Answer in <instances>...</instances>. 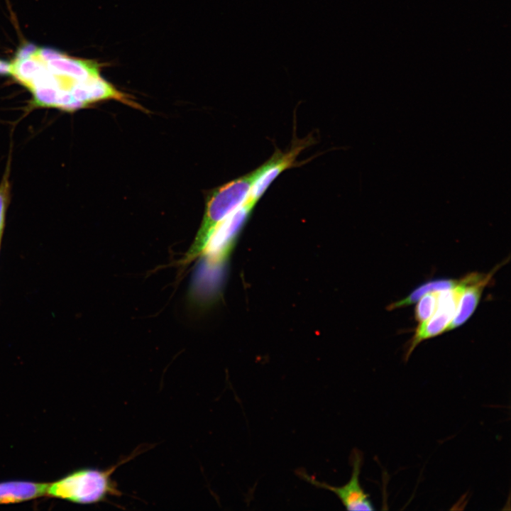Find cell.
I'll return each instance as SVG.
<instances>
[{"mask_svg":"<svg viewBox=\"0 0 511 511\" xmlns=\"http://www.w3.org/2000/svg\"><path fill=\"white\" fill-rule=\"evenodd\" d=\"M10 62V76L29 91L35 107L72 112L110 99L133 104L100 75L96 61L26 43Z\"/></svg>","mask_w":511,"mask_h":511,"instance_id":"1","label":"cell"},{"mask_svg":"<svg viewBox=\"0 0 511 511\" xmlns=\"http://www.w3.org/2000/svg\"><path fill=\"white\" fill-rule=\"evenodd\" d=\"M143 452L137 449L131 455L106 469L84 468L75 471L50 483L47 495L72 502L89 505L107 501L109 498L121 496L122 493L112 475L121 465Z\"/></svg>","mask_w":511,"mask_h":511,"instance_id":"2","label":"cell"},{"mask_svg":"<svg viewBox=\"0 0 511 511\" xmlns=\"http://www.w3.org/2000/svg\"><path fill=\"white\" fill-rule=\"evenodd\" d=\"M254 177L253 170L224 184L211 192L207 202L201 227L185 262H189L201 254L208 236L214 226L246 200Z\"/></svg>","mask_w":511,"mask_h":511,"instance_id":"3","label":"cell"},{"mask_svg":"<svg viewBox=\"0 0 511 511\" xmlns=\"http://www.w3.org/2000/svg\"><path fill=\"white\" fill-rule=\"evenodd\" d=\"M466 285V278L458 280L453 288L437 292L436 311L427 320L419 323L415 333L406 347L405 359L407 361L416 347L423 341L436 336L445 331L455 314L458 302Z\"/></svg>","mask_w":511,"mask_h":511,"instance_id":"4","label":"cell"},{"mask_svg":"<svg viewBox=\"0 0 511 511\" xmlns=\"http://www.w3.org/2000/svg\"><path fill=\"white\" fill-rule=\"evenodd\" d=\"M255 206L246 200L211 230L202 253L209 263H221L231 251Z\"/></svg>","mask_w":511,"mask_h":511,"instance_id":"5","label":"cell"},{"mask_svg":"<svg viewBox=\"0 0 511 511\" xmlns=\"http://www.w3.org/2000/svg\"><path fill=\"white\" fill-rule=\"evenodd\" d=\"M352 473L350 480L342 486L337 487L321 482L303 471L297 474L315 487L330 490L335 493L348 510H373L374 507L368 493L361 485L359 477L363 463V455L358 450H354L351 455Z\"/></svg>","mask_w":511,"mask_h":511,"instance_id":"6","label":"cell"},{"mask_svg":"<svg viewBox=\"0 0 511 511\" xmlns=\"http://www.w3.org/2000/svg\"><path fill=\"white\" fill-rule=\"evenodd\" d=\"M310 142L308 138L294 142L290 150L286 153L276 150L268 160L254 170V180L246 200L255 206L277 177L295 165L297 156Z\"/></svg>","mask_w":511,"mask_h":511,"instance_id":"7","label":"cell"},{"mask_svg":"<svg viewBox=\"0 0 511 511\" xmlns=\"http://www.w3.org/2000/svg\"><path fill=\"white\" fill-rule=\"evenodd\" d=\"M505 263L503 261L488 273H471L466 275L465 287L446 331L461 326L471 317L478 304L484 288L489 284L495 272Z\"/></svg>","mask_w":511,"mask_h":511,"instance_id":"8","label":"cell"},{"mask_svg":"<svg viewBox=\"0 0 511 511\" xmlns=\"http://www.w3.org/2000/svg\"><path fill=\"white\" fill-rule=\"evenodd\" d=\"M50 483L27 480L0 483V504L18 503L47 495Z\"/></svg>","mask_w":511,"mask_h":511,"instance_id":"9","label":"cell"},{"mask_svg":"<svg viewBox=\"0 0 511 511\" xmlns=\"http://www.w3.org/2000/svg\"><path fill=\"white\" fill-rule=\"evenodd\" d=\"M458 282V280L439 279L427 282L414 290L408 296L401 300L395 302L388 306V310L407 307L417 302L421 297L427 292L444 290L453 288Z\"/></svg>","mask_w":511,"mask_h":511,"instance_id":"10","label":"cell"},{"mask_svg":"<svg viewBox=\"0 0 511 511\" xmlns=\"http://www.w3.org/2000/svg\"><path fill=\"white\" fill-rule=\"evenodd\" d=\"M438 291L429 292L424 295L417 302L414 309V317L419 323L430 318L434 313L437 306Z\"/></svg>","mask_w":511,"mask_h":511,"instance_id":"11","label":"cell"},{"mask_svg":"<svg viewBox=\"0 0 511 511\" xmlns=\"http://www.w3.org/2000/svg\"><path fill=\"white\" fill-rule=\"evenodd\" d=\"M9 162L0 182V238L5 223L6 209L10 199Z\"/></svg>","mask_w":511,"mask_h":511,"instance_id":"12","label":"cell"},{"mask_svg":"<svg viewBox=\"0 0 511 511\" xmlns=\"http://www.w3.org/2000/svg\"><path fill=\"white\" fill-rule=\"evenodd\" d=\"M11 62L0 59V75L10 76Z\"/></svg>","mask_w":511,"mask_h":511,"instance_id":"13","label":"cell"}]
</instances>
